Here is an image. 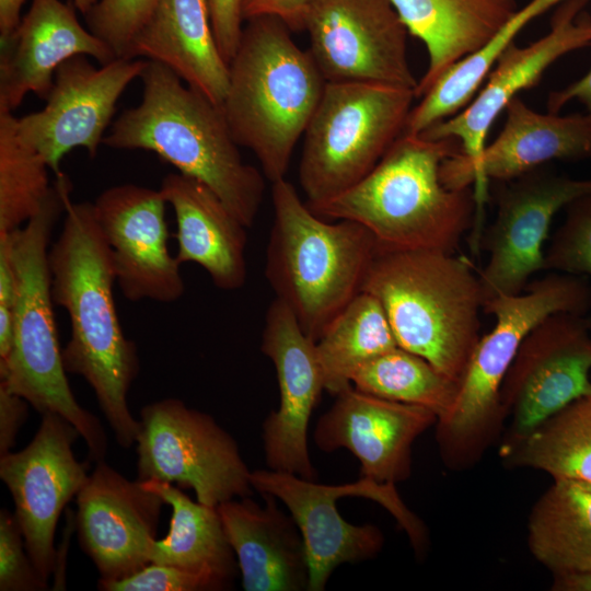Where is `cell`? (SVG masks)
Masks as SVG:
<instances>
[{"label": "cell", "instance_id": "obj_24", "mask_svg": "<svg viewBox=\"0 0 591 591\" xmlns=\"http://www.w3.org/2000/svg\"><path fill=\"white\" fill-rule=\"evenodd\" d=\"M262 496L264 507L248 497L217 507L236 556L242 587L245 591L308 590L310 569L302 534L273 495Z\"/></svg>", "mask_w": 591, "mask_h": 591}, {"label": "cell", "instance_id": "obj_18", "mask_svg": "<svg viewBox=\"0 0 591 591\" xmlns=\"http://www.w3.org/2000/svg\"><path fill=\"white\" fill-rule=\"evenodd\" d=\"M93 205L124 298L162 303L181 299L185 283L181 264L167 246V202L160 189L116 185L102 192Z\"/></svg>", "mask_w": 591, "mask_h": 591}, {"label": "cell", "instance_id": "obj_14", "mask_svg": "<svg viewBox=\"0 0 591 591\" xmlns=\"http://www.w3.org/2000/svg\"><path fill=\"white\" fill-rule=\"evenodd\" d=\"M494 183L497 211L479 246L488 253L478 275L484 303L521 293L531 276L544 270V244L554 217L575 199L591 194V178H571L548 164Z\"/></svg>", "mask_w": 591, "mask_h": 591}, {"label": "cell", "instance_id": "obj_2", "mask_svg": "<svg viewBox=\"0 0 591 591\" xmlns=\"http://www.w3.org/2000/svg\"><path fill=\"white\" fill-rule=\"evenodd\" d=\"M140 80V103L118 116L103 144L155 153L207 185L251 228L263 202L265 176L242 159L221 106L157 61L147 60Z\"/></svg>", "mask_w": 591, "mask_h": 591}, {"label": "cell", "instance_id": "obj_21", "mask_svg": "<svg viewBox=\"0 0 591 591\" xmlns=\"http://www.w3.org/2000/svg\"><path fill=\"white\" fill-rule=\"evenodd\" d=\"M437 420L428 408L350 386L318 419L314 441L325 452L349 450L360 462L362 477L396 485L412 474L413 443Z\"/></svg>", "mask_w": 591, "mask_h": 591}, {"label": "cell", "instance_id": "obj_10", "mask_svg": "<svg viewBox=\"0 0 591 591\" xmlns=\"http://www.w3.org/2000/svg\"><path fill=\"white\" fill-rule=\"evenodd\" d=\"M250 479L253 489L273 495L294 519L309 561V591L324 590L336 567L371 559L384 545V535L376 525H355L339 514L336 501L340 497L359 496L376 501L406 531L416 553L426 547V526L403 502L394 484L361 476L354 483L325 485L270 468L251 472Z\"/></svg>", "mask_w": 591, "mask_h": 591}, {"label": "cell", "instance_id": "obj_31", "mask_svg": "<svg viewBox=\"0 0 591 591\" xmlns=\"http://www.w3.org/2000/svg\"><path fill=\"white\" fill-rule=\"evenodd\" d=\"M499 455L508 468L591 483V394L573 401Z\"/></svg>", "mask_w": 591, "mask_h": 591}, {"label": "cell", "instance_id": "obj_32", "mask_svg": "<svg viewBox=\"0 0 591 591\" xmlns=\"http://www.w3.org/2000/svg\"><path fill=\"white\" fill-rule=\"evenodd\" d=\"M352 386L378 397L428 408L440 419L452 409L460 382L398 346L360 368Z\"/></svg>", "mask_w": 591, "mask_h": 591}, {"label": "cell", "instance_id": "obj_40", "mask_svg": "<svg viewBox=\"0 0 591 591\" xmlns=\"http://www.w3.org/2000/svg\"><path fill=\"white\" fill-rule=\"evenodd\" d=\"M30 403L0 382V456L11 452L25 422Z\"/></svg>", "mask_w": 591, "mask_h": 591}, {"label": "cell", "instance_id": "obj_41", "mask_svg": "<svg viewBox=\"0 0 591 591\" xmlns=\"http://www.w3.org/2000/svg\"><path fill=\"white\" fill-rule=\"evenodd\" d=\"M577 101L591 113V69L566 88L553 91L547 97V109L557 114L566 104Z\"/></svg>", "mask_w": 591, "mask_h": 591}, {"label": "cell", "instance_id": "obj_35", "mask_svg": "<svg viewBox=\"0 0 591 591\" xmlns=\"http://www.w3.org/2000/svg\"><path fill=\"white\" fill-rule=\"evenodd\" d=\"M158 0H99L85 15L88 30L103 40L117 58H126L135 35Z\"/></svg>", "mask_w": 591, "mask_h": 591}, {"label": "cell", "instance_id": "obj_23", "mask_svg": "<svg viewBox=\"0 0 591 591\" xmlns=\"http://www.w3.org/2000/svg\"><path fill=\"white\" fill-rule=\"evenodd\" d=\"M506 121L497 138L486 144L474 170L476 219L470 234L473 244L484 232V210L489 182L507 181L553 161L591 158V113L560 116L542 114L519 96L506 106Z\"/></svg>", "mask_w": 591, "mask_h": 591}, {"label": "cell", "instance_id": "obj_39", "mask_svg": "<svg viewBox=\"0 0 591 591\" xmlns=\"http://www.w3.org/2000/svg\"><path fill=\"white\" fill-rule=\"evenodd\" d=\"M311 0H243V18L273 16L292 32L303 31L305 13Z\"/></svg>", "mask_w": 591, "mask_h": 591}, {"label": "cell", "instance_id": "obj_5", "mask_svg": "<svg viewBox=\"0 0 591 591\" xmlns=\"http://www.w3.org/2000/svg\"><path fill=\"white\" fill-rule=\"evenodd\" d=\"M246 21L220 106L235 142L252 151L273 184L286 178L326 81L282 21L273 16Z\"/></svg>", "mask_w": 591, "mask_h": 591}, {"label": "cell", "instance_id": "obj_22", "mask_svg": "<svg viewBox=\"0 0 591 591\" xmlns=\"http://www.w3.org/2000/svg\"><path fill=\"white\" fill-rule=\"evenodd\" d=\"M72 2L32 0L18 28L0 40V112L13 113L27 93L45 100L57 68L85 55L100 65L117 57L79 22Z\"/></svg>", "mask_w": 591, "mask_h": 591}, {"label": "cell", "instance_id": "obj_37", "mask_svg": "<svg viewBox=\"0 0 591 591\" xmlns=\"http://www.w3.org/2000/svg\"><path fill=\"white\" fill-rule=\"evenodd\" d=\"M102 591H211L200 576L187 570L159 564H149L120 580L99 579Z\"/></svg>", "mask_w": 591, "mask_h": 591}, {"label": "cell", "instance_id": "obj_30", "mask_svg": "<svg viewBox=\"0 0 591 591\" xmlns=\"http://www.w3.org/2000/svg\"><path fill=\"white\" fill-rule=\"evenodd\" d=\"M396 347L381 302L368 292H359L316 341L325 390L336 396L349 389L360 368Z\"/></svg>", "mask_w": 591, "mask_h": 591}, {"label": "cell", "instance_id": "obj_6", "mask_svg": "<svg viewBox=\"0 0 591 591\" xmlns=\"http://www.w3.org/2000/svg\"><path fill=\"white\" fill-rule=\"evenodd\" d=\"M361 291L381 302L401 348L461 382L484 306L471 263L440 251L379 250Z\"/></svg>", "mask_w": 591, "mask_h": 591}, {"label": "cell", "instance_id": "obj_13", "mask_svg": "<svg viewBox=\"0 0 591 591\" xmlns=\"http://www.w3.org/2000/svg\"><path fill=\"white\" fill-rule=\"evenodd\" d=\"M591 394V328L586 315L560 312L522 340L501 385L506 426L499 454L573 401Z\"/></svg>", "mask_w": 591, "mask_h": 591}, {"label": "cell", "instance_id": "obj_45", "mask_svg": "<svg viewBox=\"0 0 591 591\" xmlns=\"http://www.w3.org/2000/svg\"><path fill=\"white\" fill-rule=\"evenodd\" d=\"M558 1H559V3H561V2L565 1V0H558Z\"/></svg>", "mask_w": 591, "mask_h": 591}, {"label": "cell", "instance_id": "obj_7", "mask_svg": "<svg viewBox=\"0 0 591 591\" xmlns=\"http://www.w3.org/2000/svg\"><path fill=\"white\" fill-rule=\"evenodd\" d=\"M483 309L495 325L480 337L452 409L434 425L440 457L455 472L475 466L500 441L506 426L501 385L524 337L552 314L587 315L591 287L576 275L553 273L530 281L521 293L486 301Z\"/></svg>", "mask_w": 591, "mask_h": 591}, {"label": "cell", "instance_id": "obj_17", "mask_svg": "<svg viewBox=\"0 0 591 591\" xmlns=\"http://www.w3.org/2000/svg\"><path fill=\"white\" fill-rule=\"evenodd\" d=\"M146 65L142 59L116 58L96 68L85 55L66 60L55 71L46 105L18 118L19 136L40 153L55 174L61 172L62 158L74 148H84L94 158L116 103Z\"/></svg>", "mask_w": 591, "mask_h": 591}, {"label": "cell", "instance_id": "obj_29", "mask_svg": "<svg viewBox=\"0 0 591 591\" xmlns=\"http://www.w3.org/2000/svg\"><path fill=\"white\" fill-rule=\"evenodd\" d=\"M528 546L553 576L591 571V483L554 479L531 509Z\"/></svg>", "mask_w": 591, "mask_h": 591}, {"label": "cell", "instance_id": "obj_4", "mask_svg": "<svg viewBox=\"0 0 591 591\" xmlns=\"http://www.w3.org/2000/svg\"><path fill=\"white\" fill-rule=\"evenodd\" d=\"M71 190L69 177L56 174L39 211L8 233L16 278L14 343L10 358L0 364V382L40 415L55 413L72 424L88 447L90 461L96 463L104 460L107 438L99 418L78 403L67 379L48 259L53 230L66 211Z\"/></svg>", "mask_w": 591, "mask_h": 591}, {"label": "cell", "instance_id": "obj_28", "mask_svg": "<svg viewBox=\"0 0 591 591\" xmlns=\"http://www.w3.org/2000/svg\"><path fill=\"white\" fill-rule=\"evenodd\" d=\"M142 483L172 508L169 532L155 541L151 563L196 573L211 591L229 589L240 569L217 507L193 501L172 484Z\"/></svg>", "mask_w": 591, "mask_h": 591}, {"label": "cell", "instance_id": "obj_43", "mask_svg": "<svg viewBox=\"0 0 591 591\" xmlns=\"http://www.w3.org/2000/svg\"><path fill=\"white\" fill-rule=\"evenodd\" d=\"M553 591H591V571L553 576Z\"/></svg>", "mask_w": 591, "mask_h": 591}, {"label": "cell", "instance_id": "obj_1", "mask_svg": "<svg viewBox=\"0 0 591 591\" xmlns=\"http://www.w3.org/2000/svg\"><path fill=\"white\" fill-rule=\"evenodd\" d=\"M48 259L54 303L70 318L63 367L67 373L88 382L117 443L128 449L139 431V420L128 406L139 358L136 344L120 326L113 293L116 277L112 251L93 202H68Z\"/></svg>", "mask_w": 591, "mask_h": 591}, {"label": "cell", "instance_id": "obj_15", "mask_svg": "<svg viewBox=\"0 0 591 591\" xmlns=\"http://www.w3.org/2000/svg\"><path fill=\"white\" fill-rule=\"evenodd\" d=\"M309 53L326 82H368L415 90L407 28L390 0H311Z\"/></svg>", "mask_w": 591, "mask_h": 591}, {"label": "cell", "instance_id": "obj_25", "mask_svg": "<svg viewBox=\"0 0 591 591\" xmlns=\"http://www.w3.org/2000/svg\"><path fill=\"white\" fill-rule=\"evenodd\" d=\"M159 189L175 213L178 263L199 265L221 290L241 289L247 276V227L198 179L170 173Z\"/></svg>", "mask_w": 591, "mask_h": 591}, {"label": "cell", "instance_id": "obj_26", "mask_svg": "<svg viewBox=\"0 0 591 591\" xmlns=\"http://www.w3.org/2000/svg\"><path fill=\"white\" fill-rule=\"evenodd\" d=\"M139 57L164 65L211 102L222 104L229 63L218 47L206 0H158L126 55Z\"/></svg>", "mask_w": 591, "mask_h": 591}, {"label": "cell", "instance_id": "obj_8", "mask_svg": "<svg viewBox=\"0 0 591 591\" xmlns=\"http://www.w3.org/2000/svg\"><path fill=\"white\" fill-rule=\"evenodd\" d=\"M274 221L265 275L276 298L317 341L359 293L379 245L362 224L329 222L303 202L286 178L273 183Z\"/></svg>", "mask_w": 591, "mask_h": 591}, {"label": "cell", "instance_id": "obj_38", "mask_svg": "<svg viewBox=\"0 0 591 591\" xmlns=\"http://www.w3.org/2000/svg\"><path fill=\"white\" fill-rule=\"evenodd\" d=\"M218 47L230 63L243 32V0H206Z\"/></svg>", "mask_w": 591, "mask_h": 591}, {"label": "cell", "instance_id": "obj_19", "mask_svg": "<svg viewBox=\"0 0 591 591\" xmlns=\"http://www.w3.org/2000/svg\"><path fill=\"white\" fill-rule=\"evenodd\" d=\"M274 363L279 407L263 425L268 468L314 480L317 476L308 449L309 421L322 391L323 371L316 341L301 328L293 312L275 298L269 304L260 343Z\"/></svg>", "mask_w": 591, "mask_h": 591}, {"label": "cell", "instance_id": "obj_12", "mask_svg": "<svg viewBox=\"0 0 591 591\" xmlns=\"http://www.w3.org/2000/svg\"><path fill=\"white\" fill-rule=\"evenodd\" d=\"M588 0H565L555 11L549 32L525 47L511 42L498 56L486 83L461 112L419 134L430 140L454 138L462 152L440 166L449 188L474 186V170L486 147L495 119L518 93L535 86L544 72L564 55L591 45Z\"/></svg>", "mask_w": 591, "mask_h": 591}, {"label": "cell", "instance_id": "obj_16", "mask_svg": "<svg viewBox=\"0 0 591 591\" xmlns=\"http://www.w3.org/2000/svg\"><path fill=\"white\" fill-rule=\"evenodd\" d=\"M79 437L63 417L45 413L24 449L0 456V478L12 496L28 555L46 581L56 569L59 517L90 475L89 464L78 461L72 450Z\"/></svg>", "mask_w": 591, "mask_h": 591}, {"label": "cell", "instance_id": "obj_11", "mask_svg": "<svg viewBox=\"0 0 591 591\" xmlns=\"http://www.w3.org/2000/svg\"><path fill=\"white\" fill-rule=\"evenodd\" d=\"M137 479L192 488L198 502L218 507L253 493L234 438L208 414L177 398L146 405L136 439Z\"/></svg>", "mask_w": 591, "mask_h": 591}, {"label": "cell", "instance_id": "obj_3", "mask_svg": "<svg viewBox=\"0 0 591 591\" xmlns=\"http://www.w3.org/2000/svg\"><path fill=\"white\" fill-rule=\"evenodd\" d=\"M459 152L454 138L402 134L364 178L310 209L325 220L362 224L379 250L454 254L477 211L474 186L449 188L440 177L442 162Z\"/></svg>", "mask_w": 591, "mask_h": 591}, {"label": "cell", "instance_id": "obj_42", "mask_svg": "<svg viewBox=\"0 0 591 591\" xmlns=\"http://www.w3.org/2000/svg\"><path fill=\"white\" fill-rule=\"evenodd\" d=\"M25 0H0V40L9 37L21 23Z\"/></svg>", "mask_w": 591, "mask_h": 591}, {"label": "cell", "instance_id": "obj_9", "mask_svg": "<svg viewBox=\"0 0 591 591\" xmlns=\"http://www.w3.org/2000/svg\"><path fill=\"white\" fill-rule=\"evenodd\" d=\"M415 90L368 82H326L304 131L299 182L309 207L364 178L403 134Z\"/></svg>", "mask_w": 591, "mask_h": 591}, {"label": "cell", "instance_id": "obj_27", "mask_svg": "<svg viewBox=\"0 0 591 591\" xmlns=\"http://www.w3.org/2000/svg\"><path fill=\"white\" fill-rule=\"evenodd\" d=\"M390 1L408 33L427 49L428 67L416 97L453 65L482 49L519 10L515 0Z\"/></svg>", "mask_w": 591, "mask_h": 591}, {"label": "cell", "instance_id": "obj_33", "mask_svg": "<svg viewBox=\"0 0 591 591\" xmlns=\"http://www.w3.org/2000/svg\"><path fill=\"white\" fill-rule=\"evenodd\" d=\"M45 159L18 132V118L0 112V233L23 227L40 209L53 182Z\"/></svg>", "mask_w": 591, "mask_h": 591}, {"label": "cell", "instance_id": "obj_34", "mask_svg": "<svg viewBox=\"0 0 591 591\" xmlns=\"http://www.w3.org/2000/svg\"><path fill=\"white\" fill-rule=\"evenodd\" d=\"M544 253V269L591 277V194L571 201ZM591 328V313L586 316Z\"/></svg>", "mask_w": 591, "mask_h": 591}, {"label": "cell", "instance_id": "obj_36", "mask_svg": "<svg viewBox=\"0 0 591 591\" xmlns=\"http://www.w3.org/2000/svg\"><path fill=\"white\" fill-rule=\"evenodd\" d=\"M48 589L35 568L14 513L0 510V590L42 591Z\"/></svg>", "mask_w": 591, "mask_h": 591}, {"label": "cell", "instance_id": "obj_44", "mask_svg": "<svg viewBox=\"0 0 591 591\" xmlns=\"http://www.w3.org/2000/svg\"><path fill=\"white\" fill-rule=\"evenodd\" d=\"M71 2L79 12L86 15L99 0H71Z\"/></svg>", "mask_w": 591, "mask_h": 591}, {"label": "cell", "instance_id": "obj_20", "mask_svg": "<svg viewBox=\"0 0 591 591\" xmlns=\"http://www.w3.org/2000/svg\"><path fill=\"white\" fill-rule=\"evenodd\" d=\"M76 526L100 579L120 580L151 563L165 501L138 479L96 462L76 497Z\"/></svg>", "mask_w": 591, "mask_h": 591}]
</instances>
